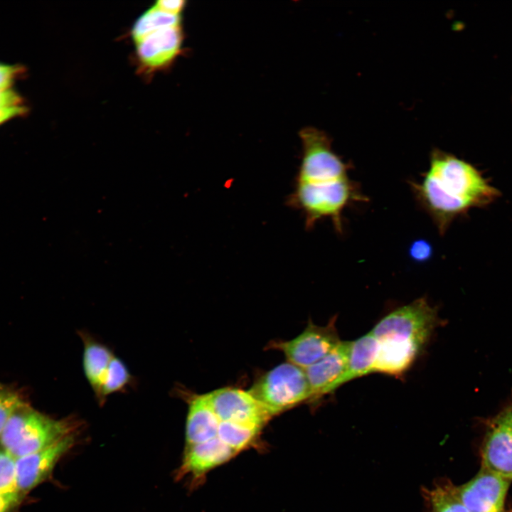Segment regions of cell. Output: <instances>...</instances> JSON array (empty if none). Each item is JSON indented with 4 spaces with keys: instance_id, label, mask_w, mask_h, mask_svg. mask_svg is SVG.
Returning a JSON list of instances; mask_svg holds the SVG:
<instances>
[{
    "instance_id": "obj_4",
    "label": "cell",
    "mask_w": 512,
    "mask_h": 512,
    "mask_svg": "<svg viewBox=\"0 0 512 512\" xmlns=\"http://www.w3.org/2000/svg\"><path fill=\"white\" fill-rule=\"evenodd\" d=\"M248 391L271 417L311 399L305 369L288 361L267 372Z\"/></svg>"
},
{
    "instance_id": "obj_13",
    "label": "cell",
    "mask_w": 512,
    "mask_h": 512,
    "mask_svg": "<svg viewBox=\"0 0 512 512\" xmlns=\"http://www.w3.org/2000/svg\"><path fill=\"white\" fill-rule=\"evenodd\" d=\"M352 341L340 343L321 360L305 369L311 390V399L331 393L339 388L346 371Z\"/></svg>"
},
{
    "instance_id": "obj_10",
    "label": "cell",
    "mask_w": 512,
    "mask_h": 512,
    "mask_svg": "<svg viewBox=\"0 0 512 512\" xmlns=\"http://www.w3.org/2000/svg\"><path fill=\"white\" fill-rule=\"evenodd\" d=\"M511 480L484 468L458 487L460 499L469 512H503Z\"/></svg>"
},
{
    "instance_id": "obj_5",
    "label": "cell",
    "mask_w": 512,
    "mask_h": 512,
    "mask_svg": "<svg viewBox=\"0 0 512 512\" xmlns=\"http://www.w3.org/2000/svg\"><path fill=\"white\" fill-rule=\"evenodd\" d=\"M438 324V315L419 298L383 317L370 331L377 341H395L424 347Z\"/></svg>"
},
{
    "instance_id": "obj_2",
    "label": "cell",
    "mask_w": 512,
    "mask_h": 512,
    "mask_svg": "<svg viewBox=\"0 0 512 512\" xmlns=\"http://www.w3.org/2000/svg\"><path fill=\"white\" fill-rule=\"evenodd\" d=\"M412 188L440 233L455 217L471 207L488 203L498 194L471 164L437 149L422 181Z\"/></svg>"
},
{
    "instance_id": "obj_20",
    "label": "cell",
    "mask_w": 512,
    "mask_h": 512,
    "mask_svg": "<svg viewBox=\"0 0 512 512\" xmlns=\"http://www.w3.org/2000/svg\"><path fill=\"white\" fill-rule=\"evenodd\" d=\"M261 429L227 422H220L217 437L238 454L257 439Z\"/></svg>"
},
{
    "instance_id": "obj_23",
    "label": "cell",
    "mask_w": 512,
    "mask_h": 512,
    "mask_svg": "<svg viewBox=\"0 0 512 512\" xmlns=\"http://www.w3.org/2000/svg\"><path fill=\"white\" fill-rule=\"evenodd\" d=\"M26 404L19 393L0 382V435L12 415Z\"/></svg>"
},
{
    "instance_id": "obj_11",
    "label": "cell",
    "mask_w": 512,
    "mask_h": 512,
    "mask_svg": "<svg viewBox=\"0 0 512 512\" xmlns=\"http://www.w3.org/2000/svg\"><path fill=\"white\" fill-rule=\"evenodd\" d=\"M481 459L482 468L512 481V420L506 410L491 422Z\"/></svg>"
},
{
    "instance_id": "obj_22",
    "label": "cell",
    "mask_w": 512,
    "mask_h": 512,
    "mask_svg": "<svg viewBox=\"0 0 512 512\" xmlns=\"http://www.w3.org/2000/svg\"><path fill=\"white\" fill-rule=\"evenodd\" d=\"M16 460L0 446V495L20 494L17 486Z\"/></svg>"
},
{
    "instance_id": "obj_21",
    "label": "cell",
    "mask_w": 512,
    "mask_h": 512,
    "mask_svg": "<svg viewBox=\"0 0 512 512\" xmlns=\"http://www.w3.org/2000/svg\"><path fill=\"white\" fill-rule=\"evenodd\" d=\"M131 381L132 375L127 367L120 358L114 356L102 382L98 403L103 405L107 396L124 390Z\"/></svg>"
},
{
    "instance_id": "obj_17",
    "label": "cell",
    "mask_w": 512,
    "mask_h": 512,
    "mask_svg": "<svg viewBox=\"0 0 512 512\" xmlns=\"http://www.w3.org/2000/svg\"><path fill=\"white\" fill-rule=\"evenodd\" d=\"M378 343L371 332L351 342L347 369L339 387L351 380L373 373Z\"/></svg>"
},
{
    "instance_id": "obj_1",
    "label": "cell",
    "mask_w": 512,
    "mask_h": 512,
    "mask_svg": "<svg viewBox=\"0 0 512 512\" xmlns=\"http://www.w3.org/2000/svg\"><path fill=\"white\" fill-rule=\"evenodd\" d=\"M299 136L302 160L287 203L302 211L306 229L329 218L341 232V213L351 201L361 199L360 193L348 178L347 164L333 151L331 140L324 131L305 127Z\"/></svg>"
},
{
    "instance_id": "obj_8",
    "label": "cell",
    "mask_w": 512,
    "mask_h": 512,
    "mask_svg": "<svg viewBox=\"0 0 512 512\" xmlns=\"http://www.w3.org/2000/svg\"><path fill=\"white\" fill-rule=\"evenodd\" d=\"M215 413L220 422L262 427L271 416L249 391L224 388L210 393Z\"/></svg>"
},
{
    "instance_id": "obj_18",
    "label": "cell",
    "mask_w": 512,
    "mask_h": 512,
    "mask_svg": "<svg viewBox=\"0 0 512 512\" xmlns=\"http://www.w3.org/2000/svg\"><path fill=\"white\" fill-rule=\"evenodd\" d=\"M179 25H182V15L164 11L154 4L135 21L130 36L134 43L159 29Z\"/></svg>"
},
{
    "instance_id": "obj_24",
    "label": "cell",
    "mask_w": 512,
    "mask_h": 512,
    "mask_svg": "<svg viewBox=\"0 0 512 512\" xmlns=\"http://www.w3.org/2000/svg\"><path fill=\"white\" fill-rule=\"evenodd\" d=\"M431 253L432 247L430 245L422 240L415 242L410 248V256L418 262L427 260Z\"/></svg>"
},
{
    "instance_id": "obj_27",
    "label": "cell",
    "mask_w": 512,
    "mask_h": 512,
    "mask_svg": "<svg viewBox=\"0 0 512 512\" xmlns=\"http://www.w3.org/2000/svg\"><path fill=\"white\" fill-rule=\"evenodd\" d=\"M512 420V406L506 410Z\"/></svg>"
},
{
    "instance_id": "obj_14",
    "label": "cell",
    "mask_w": 512,
    "mask_h": 512,
    "mask_svg": "<svg viewBox=\"0 0 512 512\" xmlns=\"http://www.w3.org/2000/svg\"><path fill=\"white\" fill-rule=\"evenodd\" d=\"M186 423V447L218 438L220 421L213 410L210 393L188 398Z\"/></svg>"
},
{
    "instance_id": "obj_19",
    "label": "cell",
    "mask_w": 512,
    "mask_h": 512,
    "mask_svg": "<svg viewBox=\"0 0 512 512\" xmlns=\"http://www.w3.org/2000/svg\"><path fill=\"white\" fill-rule=\"evenodd\" d=\"M432 512H469L462 502L458 487L450 482L437 484L425 491Z\"/></svg>"
},
{
    "instance_id": "obj_25",
    "label": "cell",
    "mask_w": 512,
    "mask_h": 512,
    "mask_svg": "<svg viewBox=\"0 0 512 512\" xmlns=\"http://www.w3.org/2000/svg\"><path fill=\"white\" fill-rule=\"evenodd\" d=\"M164 11L176 15H182L186 1L183 0H159L154 4Z\"/></svg>"
},
{
    "instance_id": "obj_12",
    "label": "cell",
    "mask_w": 512,
    "mask_h": 512,
    "mask_svg": "<svg viewBox=\"0 0 512 512\" xmlns=\"http://www.w3.org/2000/svg\"><path fill=\"white\" fill-rule=\"evenodd\" d=\"M236 453L218 438L185 447L177 478L198 482L212 469L231 459Z\"/></svg>"
},
{
    "instance_id": "obj_6",
    "label": "cell",
    "mask_w": 512,
    "mask_h": 512,
    "mask_svg": "<svg viewBox=\"0 0 512 512\" xmlns=\"http://www.w3.org/2000/svg\"><path fill=\"white\" fill-rule=\"evenodd\" d=\"M336 320L334 316L326 326L309 321L297 337L289 341H273L270 347L283 352L288 362L306 369L324 358L341 341Z\"/></svg>"
},
{
    "instance_id": "obj_3",
    "label": "cell",
    "mask_w": 512,
    "mask_h": 512,
    "mask_svg": "<svg viewBox=\"0 0 512 512\" xmlns=\"http://www.w3.org/2000/svg\"><path fill=\"white\" fill-rule=\"evenodd\" d=\"M77 423L69 417L54 419L26 404L7 422L0 435V446L17 459L76 434Z\"/></svg>"
},
{
    "instance_id": "obj_7",
    "label": "cell",
    "mask_w": 512,
    "mask_h": 512,
    "mask_svg": "<svg viewBox=\"0 0 512 512\" xmlns=\"http://www.w3.org/2000/svg\"><path fill=\"white\" fill-rule=\"evenodd\" d=\"M182 25L156 31L134 42L139 73L148 77L169 68L182 53Z\"/></svg>"
},
{
    "instance_id": "obj_16",
    "label": "cell",
    "mask_w": 512,
    "mask_h": 512,
    "mask_svg": "<svg viewBox=\"0 0 512 512\" xmlns=\"http://www.w3.org/2000/svg\"><path fill=\"white\" fill-rule=\"evenodd\" d=\"M84 345L82 366L85 377L98 400L101 387L111 360L112 351L85 332H80Z\"/></svg>"
},
{
    "instance_id": "obj_9",
    "label": "cell",
    "mask_w": 512,
    "mask_h": 512,
    "mask_svg": "<svg viewBox=\"0 0 512 512\" xmlns=\"http://www.w3.org/2000/svg\"><path fill=\"white\" fill-rule=\"evenodd\" d=\"M76 434L16 460L17 486L20 494L28 492L50 477L58 462L75 445Z\"/></svg>"
},
{
    "instance_id": "obj_26",
    "label": "cell",
    "mask_w": 512,
    "mask_h": 512,
    "mask_svg": "<svg viewBox=\"0 0 512 512\" xmlns=\"http://www.w3.org/2000/svg\"><path fill=\"white\" fill-rule=\"evenodd\" d=\"M23 498L20 494L0 495V512H12Z\"/></svg>"
},
{
    "instance_id": "obj_15",
    "label": "cell",
    "mask_w": 512,
    "mask_h": 512,
    "mask_svg": "<svg viewBox=\"0 0 512 512\" xmlns=\"http://www.w3.org/2000/svg\"><path fill=\"white\" fill-rule=\"evenodd\" d=\"M373 372L393 376L403 375L414 363L422 347L395 341H378Z\"/></svg>"
}]
</instances>
